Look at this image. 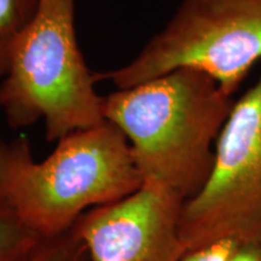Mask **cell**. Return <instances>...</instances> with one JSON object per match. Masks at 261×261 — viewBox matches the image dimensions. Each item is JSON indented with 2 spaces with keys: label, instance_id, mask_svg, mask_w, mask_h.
<instances>
[{
  "label": "cell",
  "instance_id": "3",
  "mask_svg": "<svg viewBox=\"0 0 261 261\" xmlns=\"http://www.w3.org/2000/svg\"><path fill=\"white\" fill-rule=\"evenodd\" d=\"M76 0H39L16 41L0 83V109L11 128L44 122L48 142L106 121L96 73L87 68L75 31Z\"/></svg>",
  "mask_w": 261,
  "mask_h": 261
},
{
  "label": "cell",
  "instance_id": "1",
  "mask_svg": "<svg viewBox=\"0 0 261 261\" xmlns=\"http://www.w3.org/2000/svg\"><path fill=\"white\" fill-rule=\"evenodd\" d=\"M233 104L210 75L178 69L104 97L103 114L126 136L143 179L187 201L210 177Z\"/></svg>",
  "mask_w": 261,
  "mask_h": 261
},
{
  "label": "cell",
  "instance_id": "6",
  "mask_svg": "<svg viewBox=\"0 0 261 261\" xmlns=\"http://www.w3.org/2000/svg\"><path fill=\"white\" fill-rule=\"evenodd\" d=\"M184 202L162 182L144 180L122 200L85 212L73 228L90 261H179Z\"/></svg>",
  "mask_w": 261,
  "mask_h": 261
},
{
  "label": "cell",
  "instance_id": "11",
  "mask_svg": "<svg viewBox=\"0 0 261 261\" xmlns=\"http://www.w3.org/2000/svg\"><path fill=\"white\" fill-rule=\"evenodd\" d=\"M228 261H261V243H238Z\"/></svg>",
  "mask_w": 261,
  "mask_h": 261
},
{
  "label": "cell",
  "instance_id": "8",
  "mask_svg": "<svg viewBox=\"0 0 261 261\" xmlns=\"http://www.w3.org/2000/svg\"><path fill=\"white\" fill-rule=\"evenodd\" d=\"M39 0H0V80L5 76L16 41L34 17Z\"/></svg>",
  "mask_w": 261,
  "mask_h": 261
},
{
  "label": "cell",
  "instance_id": "5",
  "mask_svg": "<svg viewBox=\"0 0 261 261\" xmlns=\"http://www.w3.org/2000/svg\"><path fill=\"white\" fill-rule=\"evenodd\" d=\"M180 238L185 252L223 240L261 243V75L234 100L210 177L182 204Z\"/></svg>",
  "mask_w": 261,
  "mask_h": 261
},
{
  "label": "cell",
  "instance_id": "10",
  "mask_svg": "<svg viewBox=\"0 0 261 261\" xmlns=\"http://www.w3.org/2000/svg\"><path fill=\"white\" fill-rule=\"evenodd\" d=\"M237 244L238 242L233 240L218 241L197 249L185 252L179 261H228Z\"/></svg>",
  "mask_w": 261,
  "mask_h": 261
},
{
  "label": "cell",
  "instance_id": "9",
  "mask_svg": "<svg viewBox=\"0 0 261 261\" xmlns=\"http://www.w3.org/2000/svg\"><path fill=\"white\" fill-rule=\"evenodd\" d=\"M29 261H90L89 252L73 227L56 237L44 238Z\"/></svg>",
  "mask_w": 261,
  "mask_h": 261
},
{
  "label": "cell",
  "instance_id": "4",
  "mask_svg": "<svg viewBox=\"0 0 261 261\" xmlns=\"http://www.w3.org/2000/svg\"><path fill=\"white\" fill-rule=\"evenodd\" d=\"M261 60V0H181L129 63L96 73L119 90L178 69L210 75L232 97Z\"/></svg>",
  "mask_w": 261,
  "mask_h": 261
},
{
  "label": "cell",
  "instance_id": "7",
  "mask_svg": "<svg viewBox=\"0 0 261 261\" xmlns=\"http://www.w3.org/2000/svg\"><path fill=\"white\" fill-rule=\"evenodd\" d=\"M42 240L0 195V261H29Z\"/></svg>",
  "mask_w": 261,
  "mask_h": 261
},
{
  "label": "cell",
  "instance_id": "2",
  "mask_svg": "<svg viewBox=\"0 0 261 261\" xmlns=\"http://www.w3.org/2000/svg\"><path fill=\"white\" fill-rule=\"evenodd\" d=\"M143 182L126 136L107 120L64 136L42 161L33 158L28 137L0 139V195L42 238L64 233L85 212Z\"/></svg>",
  "mask_w": 261,
  "mask_h": 261
}]
</instances>
